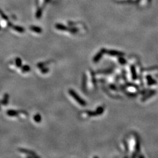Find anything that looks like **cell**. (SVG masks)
Here are the masks:
<instances>
[{
	"instance_id": "1",
	"label": "cell",
	"mask_w": 158,
	"mask_h": 158,
	"mask_svg": "<svg viewBox=\"0 0 158 158\" xmlns=\"http://www.w3.org/2000/svg\"><path fill=\"white\" fill-rule=\"evenodd\" d=\"M69 93L71 96H72V97H73L74 99L75 100H76L77 102L80 104V105H82V106H85V105H86L87 104L86 102H85L83 99H82V98H81L80 97L79 95L73 90L72 89L69 90Z\"/></svg>"
},
{
	"instance_id": "2",
	"label": "cell",
	"mask_w": 158,
	"mask_h": 158,
	"mask_svg": "<svg viewBox=\"0 0 158 158\" xmlns=\"http://www.w3.org/2000/svg\"><path fill=\"white\" fill-rule=\"evenodd\" d=\"M104 108L102 107H99L98 108H97V110H95V111H93V112H91V111H88L87 113L88 114V116L91 117V116H97L99 115L102 114L104 112Z\"/></svg>"
},
{
	"instance_id": "3",
	"label": "cell",
	"mask_w": 158,
	"mask_h": 158,
	"mask_svg": "<svg viewBox=\"0 0 158 158\" xmlns=\"http://www.w3.org/2000/svg\"><path fill=\"white\" fill-rule=\"evenodd\" d=\"M106 52H107L106 49H101L100 51L98 52L97 54L94 57L93 62H94V63H97V62H98V61H100V59H101V57H102V55H103L104 53H106Z\"/></svg>"
},
{
	"instance_id": "4",
	"label": "cell",
	"mask_w": 158,
	"mask_h": 158,
	"mask_svg": "<svg viewBox=\"0 0 158 158\" xmlns=\"http://www.w3.org/2000/svg\"><path fill=\"white\" fill-rule=\"evenodd\" d=\"M106 53H108V55H110V56H123L124 54L122 52L116 51V50H107Z\"/></svg>"
},
{
	"instance_id": "5",
	"label": "cell",
	"mask_w": 158,
	"mask_h": 158,
	"mask_svg": "<svg viewBox=\"0 0 158 158\" xmlns=\"http://www.w3.org/2000/svg\"><path fill=\"white\" fill-rule=\"evenodd\" d=\"M19 151L22 152V153H26V154L28 155L29 156H30V157L38 158V156H37V155L35 154V153H34V152L31 151V150H27V149H20Z\"/></svg>"
},
{
	"instance_id": "6",
	"label": "cell",
	"mask_w": 158,
	"mask_h": 158,
	"mask_svg": "<svg viewBox=\"0 0 158 158\" xmlns=\"http://www.w3.org/2000/svg\"><path fill=\"white\" fill-rule=\"evenodd\" d=\"M34 119L35 121L37 123H39L42 121V117L39 114H36V115L34 116Z\"/></svg>"
},
{
	"instance_id": "7",
	"label": "cell",
	"mask_w": 158,
	"mask_h": 158,
	"mask_svg": "<svg viewBox=\"0 0 158 158\" xmlns=\"http://www.w3.org/2000/svg\"><path fill=\"white\" fill-rule=\"evenodd\" d=\"M131 72H132V76L133 79H135L136 77H137V74H136L135 69V67L134 66H132L131 67Z\"/></svg>"
},
{
	"instance_id": "8",
	"label": "cell",
	"mask_w": 158,
	"mask_h": 158,
	"mask_svg": "<svg viewBox=\"0 0 158 158\" xmlns=\"http://www.w3.org/2000/svg\"><path fill=\"white\" fill-rule=\"evenodd\" d=\"M16 65L17 67H21L22 66V62L20 58H17L16 59Z\"/></svg>"
},
{
	"instance_id": "9",
	"label": "cell",
	"mask_w": 158,
	"mask_h": 158,
	"mask_svg": "<svg viewBox=\"0 0 158 158\" xmlns=\"http://www.w3.org/2000/svg\"><path fill=\"white\" fill-rule=\"evenodd\" d=\"M18 114V112L16 111H13V110H10V111H8V114L10 116H15L17 115V114Z\"/></svg>"
},
{
	"instance_id": "10",
	"label": "cell",
	"mask_w": 158,
	"mask_h": 158,
	"mask_svg": "<svg viewBox=\"0 0 158 158\" xmlns=\"http://www.w3.org/2000/svg\"><path fill=\"white\" fill-rule=\"evenodd\" d=\"M22 71L23 72H29V71H30V67L29 66H27V65H25L22 68Z\"/></svg>"
},
{
	"instance_id": "11",
	"label": "cell",
	"mask_w": 158,
	"mask_h": 158,
	"mask_svg": "<svg viewBox=\"0 0 158 158\" xmlns=\"http://www.w3.org/2000/svg\"><path fill=\"white\" fill-rule=\"evenodd\" d=\"M31 29L33 30H34V31H35L36 32H37V33H40L42 32L41 29L39 28L35 27H33L31 28Z\"/></svg>"
},
{
	"instance_id": "12",
	"label": "cell",
	"mask_w": 158,
	"mask_h": 158,
	"mask_svg": "<svg viewBox=\"0 0 158 158\" xmlns=\"http://www.w3.org/2000/svg\"><path fill=\"white\" fill-rule=\"evenodd\" d=\"M83 84H82V88L83 89H84L85 87V84H86V77H85V76L84 75L83 76Z\"/></svg>"
},
{
	"instance_id": "13",
	"label": "cell",
	"mask_w": 158,
	"mask_h": 158,
	"mask_svg": "<svg viewBox=\"0 0 158 158\" xmlns=\"http://www.w3.org/2000/svg\"><path fill=\"white\" fill-rule=\"evenodd\" d=\"M41 72L42 73H47V72H49V69H47V68H44V69H42Z\"/></svg>"
},
{
	"instance_id": "14",
	"label": "cell",
	"mask_w": 158,
	"mask_h": 158,
	"mask_svg": "<svg viewBox=\"0 0 158 158\" xmlns=\"http://www.w3.org/2000/svg\"><path fill=\"white\" fill-rule=\"evenodd\" d=\"M119 61H120V62L122 64H124V63H125V60L124 59H123L122 57H120L119 58Z\"/></svg>"
}]
</instances>
